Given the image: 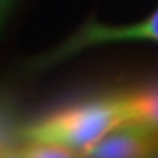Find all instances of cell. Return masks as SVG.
Here are the masks:
<instances>
[{
    "instance_id": "7",
    "label": "cell",
    "mask_w": 158,
    "mask_h": 158,
    "mask_svg": "<svg viewBox=\"0 0 158 158\" xmlns=\"http://www.w3.org/2000/svg\"><path fill=\"white\" fill-rule=\"evenodd\" d=\"M14 2H15V0H0V25H2V21L10 14V10H12Z\"/></svg>"
},
{
    "instance_id": "6",
    "label": "cell",
    "mask_w": 158,
    "mask_h": 158,
    "mask_svg": "<svg viewBox=\"0 0 158 158\" xmlns=\"http://www.w3.org/2000/svg\"><path fill=\"white\" fill-rule=\"evenodd\" d=\"M78 152L59 143H44V141H25L15 152L17 158H69Z\"/></svg>"
},
{
    "instance_id": "1",
    "label": "cell",
    "mask_w": 158,
    "mask_h": 158,
    "mask_svg": "<svg viewBox=\"0 0 158 158\" xmlns=\"http://www.w3.org/2000/svg\"><path fill=\"white\" fill-rule=\"evenodd\" d=\"M126 122L118 94L65 105L23 124V141L59 143L78 154L86 152L105 135Z\"/></svg>"
},
{
    "instance_id": "4",
    "label": "cell",
    "mask_w": 158,
    "mask_h": 158,
    "mask_svg": "<svg viewBox=\"0 0 158 158\" xmlns=\"http://www.w3.org/2000/svg\"><path fill=\"white\" fill-rule=\"evenodd\" d=\"M126 122H137L158 133V82L118 94Z\"/></svg>"
},
{
    "instance_id": "5",
    "label": "cell",
    "mask_w": 158,
    "mask_h": 158,
    "mask_svg": "<svg viewBox=\"0 0 158 158\" xmlns=\"http://www.w3.org/2000/svg\"><path fill=\"white\" fill-rule=\"evenodd\" d=\"M23 122L10 99L0 95V156H15L23 145Z\"/></svg>"
},
{
    "instance_id": "2",
    "label": "cell",
    "mask_w": 158,
    "mask_h": 158,
    "mask_svg": "<svg viewBox=\"0 0 158 158\" xmlns=\"http://www.w3.org/2000/svg\"><path fill=\"white\" fill-rule=\"evenodd\" d=\"M133 40L158 42V8L149 17L131 25H105L99 21H89V23L82 25L71 38H67L61 46L52 50L44 59H40V65L48 67L65 61L86 48L116 44V42H133Z\"/></svg>"
},
{
    "instance_id": "3",
    "label": "cell",
    "mask_w": 158,
    "mask_h": 158,
    "mask_svg": "<svg viewBox=\"0 0 158 158\" xmlns=\"http://www.w3.org/2000/svg\"><path fill=\"white\" fill-rule=\"evenodd\" d=\"M158 154V133L137 122H122L101 137L86 156L94 158H131Z\"/></svg>"
}]
</instances>
